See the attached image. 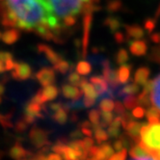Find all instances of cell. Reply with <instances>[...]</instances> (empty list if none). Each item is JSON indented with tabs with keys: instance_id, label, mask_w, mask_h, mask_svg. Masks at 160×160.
Wrapping results in <instances>:
<instances>
[{
	"instance_id": "1",
	"label": "cell",
	"mask_w": 160,
	"mask_h": 160,
	"mask_svg": "<svg viewBox=\"0 0 160 160\" xmlns=\"http://www.w3.org/2000/svg\"><path fill=\"white\" fill-rule=\"evenodd\" d=\"M95 0H5L17 27L35 31L42 38L59 40L61 33L75 25L77 17Z\"/></svg>"
},
{
	"instance_id": "2",
	"label": "cell",
	"mask_w": 160,
	"mask_h": 160,
	"mask_svg": "<svg viewBox=\"0 0 160 160\" xmlns=\"http://www.w3.org/2000/svg\"><path fill=\"white\" fill-rule=\"evenodd\" d=\"M140 146L155 160H160V122L152 121L141 129Z\"/></svg>"
},
{
	"instance_id": "3",
	"label": "cell",
	"mask_w": 160,
	"mask_h": 160,
	"mask_svg": "<svg viewBox=\"0 0 160 160\" xmlns=\"http://www.w3.org/2000/svg\"><path fill=\"white\" fill-rule=\"evenodd\" d=\"M151 101L153 107L160 113V74L152 81L151 87Z\"/></svg>"
},
{
	"instance_id": "4",
	"label": "cell",
	"mask_w": 160,
	"mask_h": 160,
	"mask_svg": "<svg viewBox=\"0 0 160 160\" xmlns=\"http://www.w3.org/2000/svg\"><path fill=\"white\" fill-rule=\"evenodd\" d=\"M38 50H39L40 52L43 53L45 56H47V58H48L51 63H53V64H56V63H58L60 60H62V59H61V57H60V55H59L58 53L55 52L51 48L48 47V45H45V44H42V43L39 44V45H38Z\"/></svg>"
},
{
	"instance_id": "5",
	"label": "cell",
	"mask_w": 160,
	"mask_h": 160,
	"mask_svg": "<svg viewBox=\"0 0 160 160\" xmlns=\"http://www.w3.org/2000/svg\"><path fill=\"white\" fill-rule=\"evenodd\" d=\"M129 48H130V52L136 56H142L144 54H146L147 52V44L145 42L137 40V41H133L130 44H129Z\"/></svg>"
},
{
	"instance_id": "6",
	"label": "cell",
	"mask_w": 160,
	"mask_h": 160,
	"mask_svg": "<svg viewBox=\"0 0 160 160\" xmlns=\"http://www.w3.org/2000/svg\"><path fill=\"white\" fill-rule=\"evenodd\" d=\"M20 37V33L18 30L13 28V29H9L7 31H5L2 34V41L7 43V44H13L15 43Z\"/></svg>"
},
{
	"instance_id": "7",
	"label": "cell",
	"mask_w": 160,
	"mask_h": 160,
	"mask_svg": "<svg viewBox=\"0 0 160 160\" xmlns=\"http://www.w3.org/2000/svg\"><path fill=\"white\" fill-rule=\"evenodd\" d=\"M16 72H14L15 76L20 77V78H27L31 74L30 67L25 63H18L15 65Z\"/></svg>"
},
{
	"instance_id": "8",
	"label": "cell",
	"mask_w": 160,
	"mask_h": 160,
	"mask_svg": "<svg viewBox=\"0 0 160 160\" xmlns=\"http://www.w3.org/2000/svg\"><path fill=\"white\" fill-rule=\"evenodd\" d=\"M125 29H127V33L130 38L140 39L144 36V32L142 28L137 25H129V26L128 25L125 26Z\"/></svg>"
},
{
	"instance_id": "9",
	"label": "cell",
	"mask_w": 160,
	"mask_h": 160,
	"mask_svg": "<svg viewBox=\"0 0 160 160\" xmlns=\"http://www.w3.org/2000/svg\"><path fill=\"white\" fill-rule=\"evenodd\" d=\"M38 78L41 80L42 83L47 84L53 79V72L49 68H42L38 73Z\"/></svg>"
},
{
	"instance_id": "10",
	"label": "cell",
	"mask_w": 160,
	"mask_h": 160,
	"mask_svg": "<svg viewBox=\"0 0 160 160\" xmlns=\"http://www.w3.org/2000/svg\"><path fill=\"white\" fill-rule=\"evenodd\" d=\"M148 73H150V72H148V70L147 68H141L140 70H138L136 72V75H135L136 81L138 83H141V84L145 83L148 80Z\"/></svg>"
},
{
	"instance_id": "11",
	"label": "cell",
	"mask_w": 160,
	"mask_h": 160,
	"mask_svg": "<svg viewBox=\"0 0 160 160\" xmlns=\"http://www.w3.org/2000/svg\"><path fill=\"white\" fill-rule=\"evenodd\" d=\"M104 24L106 26L109 27V29L112 31V32H116L117 29H119L120 25H121V22L120 20L117 18H114V17H110V18H107L104 21Z\"/></svg>"
},
{
	"instance_id": "12",
	"label": "cell",
	"mask_w": 160,
	"mask_h": 160,
	"mask_svg": "<svg viewBox=\"0 0 160 160\" xmlns=\"http://www.w3.org/2000/svg\"><path fill=\"white\" fill-rule=\"evenodd\" d=\"M77 72L81 74H87L91 72V65L88 62L85 61H81L79 62L77 65Z\"/></svg>"
},
{
	"instance_id": "13",
	"label": "cell",
	"mask_w": 160,
	"mask_h": 160,
	"mask_svg": "<svg viewBox=\"0 0 160 160\" xmlns=\"http://www.w3.org/2000/svg\"><path fill=\"white\" fill-rule=\"evenodd\" d=\"M130 68H131V67L128 66V65L124 64L123 66H122V68H120V71H119V75H120V78H121L122 81H125V80L128 78Z\"/></svg>"
},
{
	"instance_id": "14",
	"label": "cell",
	"mask_w": 160,
	"mask_h": 160,
	"mask_svg": "<svg viewBox=\"0 0 160 160\" xmlns=\"http://www.w3.org/2000/svg\"><path fill=\"white\" fill-rule=\"evenodd\" d=\"M128 60V54L125 49H120L117 53V62L119 64H124Z\"/></svg>"
},
{
	"instance_id": "15",
	"label": "cell",
	"mask_w": 160,
	"mask_h": 160,
	"mask_svg": "<svg viewBox=\"0 0 160 160\" xmlns=\"http://www.w3.org/2000/svg\"><path fill=\"white\" fill-rule=\"evenodd\" d=\"M68 67H70L68 63L66 62V61H63V60H60L58 63H56V64H55V68H56L58 71H60L61 72H65L68 70Z\"/></svg>"
},
{
	"instance_id": "16",
	"label": "cell",
	"mask_w": 160,
	"mask_h": 160,
	"mask_svg": "<svg viewBox=\"0 0 160 160\" xmlns=\"http://www.w3.org/2000/svg\"><path fill=\"white\" fill-rule=\"evenodd\" d=\"M122 6V3L119 0H113V1H110L108 4V10L111 11V12H114V11H118Z\"/></svg>"
},
{
	"instance_id": "17",
	"label": "cell",
	"mask_w": 160,
	"mask_h": 160,
	"mask_svg": "<svg viewBox=\"0 0 160 160\" xmlns=\"http://www.w3.org/2000/svg\"><path fill=\"white\" fill-rule=\"evenodd\" d=\"M115 39L118 42H122L124 41V36L120 32H116L115 33Z\"/></svg>"
},
{
	"instance_id": "18",
	"label": "cell",
	"mask_w": 160,
	"mask_h": 160,
	"mask_svg": "<svg viewBox=\"0 0 160 160\" xmlns=\"http://www.w3.org/2000/svg\"><path fill=\"white\" fill-rule=\"evenodd\" d=\"M131 160H155L153 157H152L151 155H148V154H147V155H145V156H140V157H134V158H132Z\"/></svg>"
},
{
	"instance_id": "19",
	"label": "cell",
	"mask_w": 160,
	"mask_h": 160,
	"mask_svg": "<svg viewBox=\"0 0 160 160\" xmlns=\"http://www.w3.org/2000/svg\"><path fill=\"white\" fill-rule=\"evenodd\" d=\"M153 27H154L153 21H152V20H151V19H148V20L146 21V28H147L148 30H152Z\"/></svg>"
},
{
	"instance_id": "20",
	"label": "cell",
	"mask_w": 160,
	"mask_h": 160,
	"mask_svg": "<svg viewBox=\"0 0 160 160\" xmlns=\"http://www.w3.org/2000/svg\"><path fill=\"white\" fill-rule=\"evenodd\" d=\"M71 79H72V81L76 82V81H77V79H79V77L77 76L76 73H72V74L71 75Z\"/></svg>"
},
{
	"instance_id": "21",
	"label": "cell",
	"mask_w": 160,
	"mask_h": 160,
	"mask_svg": "<svg viewBox=\"0 0 160 160\" xmlns=\"http://www.w3.org/2000/svg\"><path fill=\"white\" fill-rule=\"evenodd\" d=\"M1 37H2V34H1V32H0V39H1Z\"/></svg>"
}]
</instances>
